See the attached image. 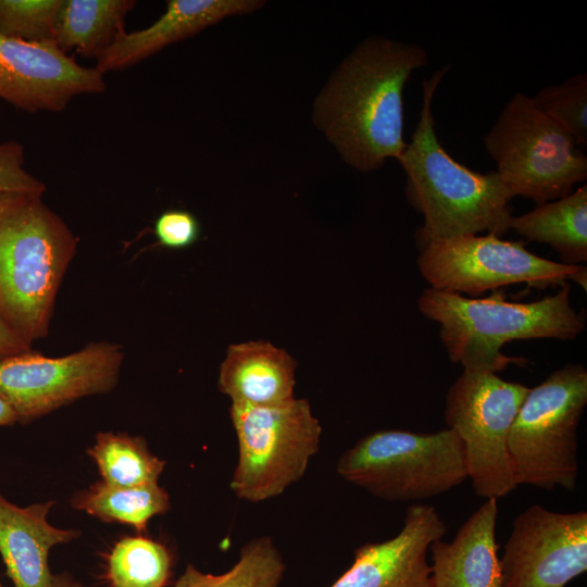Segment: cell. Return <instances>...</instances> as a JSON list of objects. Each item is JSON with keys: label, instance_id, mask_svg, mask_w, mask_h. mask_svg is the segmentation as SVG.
Segmentation results:
<instances>
[{"label": "cell", "instance_id": "21", "mask_svg": "<svg viewBox=\"0 0 587 587\" xmlns=\"http://www.w3.org/2000/svg\"><path fill=\"white\" fill-rule=\"evenodd\" d=\"M72 507L103 522L127 524L138 532L171 508L168 494L159 483L141 487H121L99 480L75 494Z\"/></svg>", "mask_w": 587, "mask_h": 587}, {"label": "cell", "instance_id": "13", "mask_svg": "<svg viewBox=\"0 0 587 587\" xmlns=\"http://www.w3.org/2000/svg\"><path fill=\"white\" fill-rule=\"evenodd\" d=\"M105 89L103 74L85 67L54 41L27 42L0 35V98L27 112H60L79 95Z\"/></svg>", "mask_w": 587, "mask_h": 587}, {"label": "cell", "instance_id": "20", "mask_svg": "<svg viewBox=\"0 0 587 587\" xmlns=\"http://www.w3.org/2000/svg\"><path fill=\"white\" fill-rule=\"evenodd\" d=\"M134 0H63L54 42L65 53L75 50L85 58H98L124 28Z\"/></svg>", "mask_w": 587, "mask_h": 587}, {"label": "cell", "instance_id": "5", "mask_svg": "<svg viewBox=\"0 0 587 587\" xmlns=\"http://www.w3.org/2000/svg\"><path fill=\"white\" fill-rule=\"evenodd\" d=\"M341 478L390 502L428 499L467 478L464 446L451 428L387 429L365 435L339 457Z\"/></svg>", "mask_w": 587, "mask_h": 587}, {"label": "cell", "instance_id": "17", "mask_svg": "<svg viewBox=\"0 0 587 587\" xmlns=\"http://www.w3.org/2000/svg\"><path fill=\"white\" fill-rule=\"evenodd\" d=\"M497 517V499H486L451 542L440 538L429 546L432 587H503Z\"/></svg>", "mask_w": 587, "mask_h": 587}, {"label": "cell", "instance_id": "16", "mask_svg": "<svg viewBox=\"0 0 587 587\" xmlns=\"http://www.w3.org/2000/svg\"><path fill=\"white\" fill-rule=\"evenodd\" d=\"M52 501L18 507L0 492V554L13 587H51V548L80 535L51 525Z\"/></svg>", "mask_w": 587, "mask_h": 587}, {"label": "cell", "instance_id": "14", "mask_svg": "<svg viewBox=\"0 0 587 587\" xmlns=\"http://www.w3.org/2000/svg\"><path fill=\"white\" fill-rule=\"evenodd\" d=\"M446 532L434 507L412 504L401 530L388 540L358 547L350 567L329 587H432L427 551Z\"/></svg>", "mask_w": 587, "mask_h": 587}, {"label": "cell", "instance_id": "32", "mask_svg": "<svg viewBox=\"0 0 587 587\" xmlns=\"http://www.w3.org/2000/svg\"><path fill=\"white\" fill-rule=\"evenodd\" d=\"M0 587H2V585L0 584Z\"/></svg>", "mask_w": 587, "mask_h": 587}, {"label": "cell", "instance_id": "30", "mask_svg": "<svg viewBox=\"0 0 587 587\" xmlns=\"http://www.w3.org/2000/svg\"><path fill=\"white\" fill-rule=\"evenodd\" d=\"M18 423L17 415L12 407L0 397V427Z\"/></svg>", "mask_w": 587, "mask_h": 587}, {"label": "cell", "instance_id": "26", "mask_svg": "<svg viewBox=\"0 0 587 587\" xmlns=\"http://www.w3.org/2000/svg\"><path fill=\"white\" fill-rule=\"evenodd\" d=\"M63 0H0V35L27 42L54 41Z\"/></svg>", "mask_w": 587, "mask_h": 587}, {"label": "cell", "instance_id": "1", "mask_svg": "<svg viewBox=\"0 0 587 587\" xmlns=\"http://www.w3.org/2000/svg\"><path fill=\"white\" fill-rule=\"evenodd\" d=\"M427 63L420 45L372 36L335 68L315 99L312 117L348 165L371 172L400 158L407 147L404 86Z\"/></svg>", "mask_w": 587, "mask_h": 587}, {"label": "cell", "instance_id": "18", "mask_svg": "<svg viewBox=\"0 0 587 587\" xmlns=\"http://www.w3.org/2000/svg\"><path fill=\"white\" fill-rule=\"evenodd\" d=\"M296 361L267 341L230 345L220 366L218 389L232 404L270 407L295 399Z\"/></svg>", "mask_w": 587, "mask_h": 587}, {"label": "cell", "instance_id": "27", "mask_svg": "<svg viewBox=\"0 0 587 587\" xmlns=\"http://www.w3.org/2000/svg\"><path fill=\"white\" fill-rule=\"evenodd\" d=\"M23 146L17 141L0 142V193L30 192L43 195L46 185L24 166Z\"/></svg>", "mask_w": 587, "mask_h": 587}, {"label": "cell", "instance_id": "31", "mask_svg": "<svg viewBox=\"0 0 587 587\" xmlns=\"http://www.w3.org/2000/svg\"><path fill=\"white\" fill-rule=\"evenodd\" d=\"M51 587H83L67 574L53 575Z\"/></svg>", "mask_w": 587, "mask_h": 587}, {"label": "cell", "instance_id": "28", "mask_svg": "<svg viewBox=\"0 0 587 587\" xmlns=\"http://www.w3.org/2000/svg\"><path fill=\"white\" fill-rule=\"evenodd\" d=\"M159 245L168 249H184L193 245L200 235L197 217L185 210H168L154 222Z\"/></svg>", "mask_w": 587, "mask_h": 587}, {"label": "cell", "instance_id": "29", "mask_svg": "<svg viewBox=\"0 0 587 587\" xmlns=\"http://www.w3.org/2000/svg\"><path fill=\"white\" fill-rule=\"evenodd\" d=\"M32 350L1 319H0V359Z\"/></svg>", "mask_w": 587, "mask_h": 587}, {"label": "cell", "instance_id": "12", "mask_svg": "<svg viewBox=\"0 0 587 587\" xmlns=\"http://www.w3.org/2000/svg\"><path fill=\"white\" fill-rule=\"evenodd\" d=\"M500 564L503 587H565L587 571V512L528 507L513 521Z\"/></svg>", "mask_w": 587, "mask_h": 587}, {"label": "cell", "instance_id": "2", "mask_svg": "<svg viewBox=\"0 0 587 587\" xmlns=\"http://www.w3.org/2000/svg\"><path fill=\"white\" fill-rule=\"evenodd\" d=\"M448 68L423 80L420 118L397 160L407 176V199L424 218L416 232L420 246L483 232L500 237L510 230L513 216L509 207L513 196L499 174L472 171L454 160L438 139L432 108Z\"/></svg>", "mask_w": 587, "mask_h": 587}, {"label": "cell", "instance_id": "3", "mask_svg": "<svg viewBox=\"0 0 587 587\" xmlns=\"http://www.w3.org/2000/svg\"><path fill=\"white\" fill-rule=\"evenodd\" d=\"M77 237L30 192L0 193V319L28 346L47 337Z\"/></svg>", "mask_w": 587, "mask_h": 587}, {"label": "cell", "instance_id": "9", "mask_svg": "<svg viewBox=\"0 0 587 587\" xmlns=\"http://www.w3.org/2000/svg\"><path fill=\"white\" fill-rule=\"evenodd\" d=\"M528 390L496 373L463 370L447 392L446 424L463 442L467 478L478 497L498 499L519 486L508 439Z\"/></svg>", "mask_w": 587, "mask_h": 587}, {"label": "cell", "instance_id": "10", "mask_svg": "<svg viewBox=\"0 0 587 587\" xmlns=\"http://www.w3.org/2000/svg\"><path fill=\"white\" fill-rule=\"evenodd\" d=\"M420 247V273L437 290L477 296L509 285L546 288L567 280L586 289L585 266L547 260L529 252L523 241L494 234L435 239Z\"/></svg>", "mask_w": 587, "mask_h": 587}, {"label": "cell", "instance_id": "19", "mask_svg": "<svg viewBox=\"0 0 587 587\" xmlns=\"http://www.w3.org/2000/svg\"><path fill=\"white\" fill-rule=\"evenodd\" d=\"M510 229L554 249L561 263L577 265L587 260V186L512 216Z\"/></svg>", "mask_w": 587, "mask_h": 587}, {"label": "cell", "instance_id": "25", "mask_svg": "<svg viewBox=\"0 0 587 587\" xmlns=\"http://www.w3.org/2000/svg\"><path fill=\"white\" fill-rule=\"evenodd\" d=\"M534 105L562 126L578 147L587 146V74L578 73L558 85L540 89Z\"/></svg>", "mask_w": 587, "mask_h": 587}, {"label": "cell", "instance_id": "15", "mask_svg": "<svg viewBox=\"0 0 587 587\" xmlns=\"http://www.w3.org/2000/svg\"><path fill=\"white\" fill-rule=\"evenodd\" d=\"M263 4L259 0H170L150 26L129 33L122 28L97 58L96 68L101 74L127 68L226 17L251 13Z\"/></svg>", "mask_w": 587, "mask_h": 587}, {"label": "cell", "instance_id": "6", "mask_svg": "<svg viewBox=\"0 0 587 587\" xmlns=\"http://www.w3.org/2000/svg\"><path fill=\"white\" fill-rule=\"evenodd\" d=\"M586 404L587 371L582 364H566L529 388L508 439L517 485L575 488L577 428Z\"/></svg>", "mask_w": 587, "mask_h": 587}, {"label": "cell", "instance_id": "7", "mask_svg": "<svg viewBox=\"0 0 587 587\" xmlns=\"http://www.w3.org/2000/svg\"><path fill=\"white\" fill-rule=\"evenodd\" d=\"M502 182L513 197L537 205L570 195L587 178V157L572 136L516 92L484 136Z\"/></svg>", "mask_w": 587, "mask_h": 587}, {"label": "cell", "instance_id": "22", "mask_svg": "<svg viewBox=\"0 0 587 587\" xmlns=\"http://www.w3.org/2000/svg\"><path fill=\"white\" fill-rule=\"evenodd\" d=\"M102 480L121 487L159 483L165 461L150 452L146 440L126 433L101 432L88 449Z\"/></svg>", "mask_w": 587, "mask_h": 587}, {"label": "cell", "instance_id": "24", "mask_svg": "<svg viewBox=\"0 0 587 587\" xmlns=\"http://www.w3.org/2000/svg\"><path fill=\"white\" fill-rule=\"evenodd\" d=\"M171 565L165 546L143 536H128L110 551L107 575L111 587H164Z\"/></svg>", "mask_w": 587, "mask_h": 587}, {"label": "cell", "instance_id": "11", "mask_svg": "<svg viewBox=\"0 0 587 587\" xmlns=\"http://www.w3.org/2000/svg\"><path fill=\"white\" fill-rule=\"evenodd\" d=\"M124 350L97 341L64 357L33 350L0 359V397L18 423H28L77 399L107 394L118 383Z\"/></svg>", "mask_w": 587, "mask_h": 587}, {"label": "cell", "instance_id": "23", "mask_svg": "<svg viewBox=\"0 0 587 587\" xmlns=\"http://www.w3.org/2000/svg\"><path fill=\"white\" fill-rule=\"evenodd\" d=\"M286 565L268 536L255 537L240 549L238 561L225 573H203L188 564L174 587H278Z\"/></svg>", "mask_w": 587, "mask_h": 587}, {"label": "cell", "instance_id": "4", "mask_svg": "<svg viewBox=\"0 0 587 587\" xmlns=\"http://www.w3.org/2000/svg\"><path fill=\"white\" fill-rule=\"evenodd\" d=\"M419 310L439 324V336L453 363L463 370L496 373L523 359L507 357L501 347L512 340L575 339L585 328V315L570 302V285L533 302H511L495 290L490 297L426 288Z\"/></svg>", "mask_w": 587, "mask_h": 587}, {"label": "cell", "instance_id": "8", "mask_svg": "<svg viewBox=\"0 0 587 587\" xmlns=\"http://www.w3.org/2000/svg\"><path fill=\"white\" fill-rule=\"evenodd\" d=\"M229 415L238 444L229 486L243 501L282 495L303 477L319 452L322 426L305 399L270 407L232 404Z\"/></svg>", "mask_w": 587, "mask_h": 587}]
</instances>
